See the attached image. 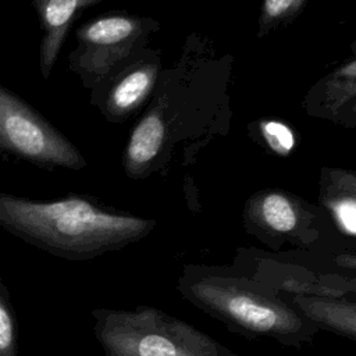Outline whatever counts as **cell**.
<instances>
[{
	"mask_svg": "<svg viewBox=\"0 0 356 356\" xmlns=\"http://www.w3.org/2000/svg\"><path fill=\"white\" fill-rule=\"evenodd\" d=\"M0 227L56 257L82 261L139 241L153 222L118 213L95 196L35 200L0 192Z\"/></svg>",
	"mask_w": 356,
	"mask_h": 356,
	"instance_id": "cell-1",
	"label": "cell"
},
{
	"mask_svg": "<svg viewBox=\"0 0 356 356\" xmlns=\"http://www.w3.org/2000/svg\"><path fill=\"white\" fill-rule=\"evenodd\" d=\"M178 289L196 307L243 335L271 337L292 345L309 341L318 328L257 281L197 274L188 267Z\"/></svg>",
	"mask_w": 356,
	"mask_h": 356,
	"instance_id": "cell-2",
	"label": "cell"
},
{
	"mask_svg": "<svg viewBox=\"0 0 356 356\" xmlns=\"http://www.w3.org/2000/svg\"><path fill=\"white\" fill-rule=\"evenodd\" d=\"M90 316L104 356H238L186 321L150 306L100 307Z\"/></svg>",
	"mask_w": 356,
	"mask_h": 356,
	"instance_id": "cell-3",
	"label": "cell"
},
{
	"mask_svg": "<svg viewBox=\"0 0 356 356\" xmlns=\"http://www.w3.org/2000/svg\"><path fill=\"white\" fill-rule=\"evenodd\" d=\"M0 154L38 168L79 171L88 161L44 115L0 83Z\"/></svg>",
	"mask_w": 356,
	"mask_h": 356,
	"instance_id": "cell-4",
	"label": "cell"
},
{
	"mask_svg": "<svg viewBox=\"0 0 356 356\" xmlns=\"http://www.w3.org/2000/svg\"><path fill=\"white\" fill-rule=\"evenodd\" d=\"M143 31L142 21L108 13L92 18L75 31L76 46L68 54V70L92 90L128 63L132 46Z\"/></svg>",
	"mask_w": 356,
	"mask_h": 356,
	"instance_id": "cell-5",
	"label": "cell"
},
{
	"mask_svg": "<svg viewBox=\"0 0 356 356\" xmlns=\"http://www.w3.org/2000/svg\"><path fill=\"white\" fill-rule=\"evenodd\" d=\"M153 81V65L134 67L125 63L100 85L89 90V103L97 107L108 121H120L146 99Z\"/></svg>",
	"mask_w": 356,
	"mask_h": 356,
	"instance_id": "cell-6",
	"label": "cell"
},
{
	"mask_svg": "<svg viewBox=\"0 0 356 356\" xmlns=\"http://www.w3.org/2000/svg\"><path fill=\"white\" fill-rule=\"evenodd\" d=\"M36 13L42 39L39 46V70L49 79L61 47L78 15L103 0H31Z\"/></svg>",
	"mask_w": 356,
	"mask_h": 356,
	"instance_id": "cell-7",
	"label": "cell"
},
{
	"mask_svg": "<svg viewBox=\"0 0 356 356\" xmlns=\"http://www.w3.org/2000/svg\"><path fill=\"white\" fill-rule=\"evenodd\" d=\"M289 305L316 327L356 341V300L298 293Z\"/></svg>",
	"mask_w": 356,
	"mask_h": 356,
	"instance_id": "cell-8",
	"label": "cell"
},
{
	"mask_svg": "<svg viewBox=\"0 0 356 356\" xmlns=\"http://www.w3.org/2000/svg\"><path fill=\"white\" fill-rule=\"evenodd\" d=\"M164 140V122L159 113L150 111L134 128L127 149L125 167L132 175L139 174L160 153Z\"/></svg>",
	"mask_w": 356,
	"mask_h": 356,
	"instance_id": "cell-9",
	"label": "cell"
},
{
	"mask_svg": "<svg viewBox=\"0 0 356 356\" xmlns=\"http://www.w3.org/2000/svg\"><path fill=\"white\" fill-rule=\"evenodd\" d=\"M261 221L274 232L288 234L298 225V214L292 203L280 193L267 195L260 204Z\"/></svg>",
	"mask_w": 356,
	"mask_h": 356,
	"instance_id": "cell-10",
	"label": "cell"
},
{
	"mask_svg": "<svg viewBox=\"0 0 356 356\" xmlns=\"http://www.w3.org/2000/svg\"><path fill=\"white\" fill-rule=\"evenodd\" d=\"M0 356H18L17 317L11 295L0 277Z\"/></svg>",
	"mask_w": 356,
	"mask_h": 356,
	"instance_id": "cell-11",
	"label": "cell"
},
{
	"mask_svg": "<svg viewBox=\"0 0 356 356\" xmlns=\"http://www.w3.org/2000/svg\"><path fill=\"white\" fill-rule=\"evenodd\" d=\"M261 131L264 134L266 140L268 145L278 153L285 154L288 153L293 145H295V138L291 129L277 121H267L261 125Z\"/></svg>",
	"mask_w": 356,
	"mask_h": 356,
	"instance_id": "cell-12",
	"label": "cell"
},
{
	"mask_svg": "<svg viewBox=\"0 0 356 356\" xmlns=\"http://www.w3.org/2000/svg\"><path fill=\"white\" fill-rule=\"evenodd\" d=\"M331 210L338 227L349 235H356V199L335 200L331 204Z\"/></svg>",
	"mask_w": 356,
	"mask_h": 356,
	"instance_id": "cell-13",
	"label": "cell"
},
{
	"mask_svg": "<svg viewBox=\"0 0 356 356\" xmlns=\"http://www.w3.org/2000/svg\"><path fill=\"white\" fill-rule=\"evenodd\" d=\"M335 263L342 268L356 270V256H339Z\"/></svg>",
	"mask_w": 356,
	"mask_h": 356,
	"instance_id": "cell-14",
	"label": "cell"
}]
</instances>
